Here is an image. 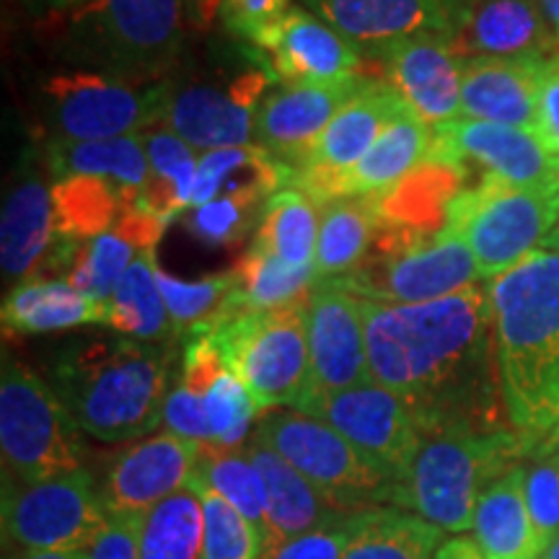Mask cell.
Listing matches in <instances>:
<instances>
[{
  "instance_id": "2",
  "label": "cell",
  "mask_w": 559,
  "mask_h": 559,
  "mask_svg": "<svg viewBox=\"0 0 559 559\" xmlns=\"http://www.w3.org/2000/svg\"><path fill=\"white\" fill-rule=\"evenodd\" d=\"M495 355L510 425L531 451L559 423V254L539 249L489 280Z\"/></svg>"
},
{
  "instance_id": "30",
  "label": "cell",
  "mask_w": 559,
  "mask_h": 559,
  "mask_svg": "<svg viewBox=\"0 0 559 559\" xmlns=\"http://www.w3.org/2000/svg\"><path fill=\"white\" fill-rule=\"evenodd\" d=\"M523 464L492 481L474 510V544L487 559H539L547 549L531 519L526 489H523L526 481Z\"/></svg>"
},
{
  "instance_id": "58",
  "label": "cell",
  "mask_w": 559,
  "mask_h": 559,
  "mask_svg": "<svg viewBox=\"0 0 559 559\" xmlns=\"http://www.w3.org/2000/svg\"><path fill=\"white\" fill-rule=\"evenodd\" d=\"M539 559H559V536L555 542H549L547 544V549L542 551V557Z\"/></svg>"
},
{
  "instance_id": "27",
  "label": "cell",
  "mask_w": 559,
  "mask_h": 559,
  "mask_svg": "<svg viewBox=\"0 0 559 559\" xmlns=\"http://www.w3.org/2000/svg\"><path fill=\"white\" fill-rule=\"evenodd\" d=\"M432 143V128L423 122L415 111L407 109L381 132L376 145L353 169L342 174L324 190L319 192L317 202H330L337 198H373V194L389 192L412 171L428 160Z\"/></svg>"
},
{
  "instance_id": "7",
  "label": "cell",
  "mask_w": 559,
  "mask_h": 559,
  "mask_svg": "<svg viewBox=\"0 0 559 559\" xmlns=\"http://www.w3.org/2000/svg\"><path fill=\"white\" fill-rule=\"evenodd\" d=\"M557 223L559 185L519 187L479 179L453 198L445 226L466 241L489 283L544 249Z\"/></svg>"
},
{
  "instance_id": "25",
  "label": "cell",
  "mask_w": 559,
  "mask_h": 559,
  "mask_svg": "<svg viewBox=\"0 0 559 559\" xmlns=\"http://www.w3.org/2000/svg\"><path fill=\"white\" fill-rule=\"evenodd\" d=\"M205 412L210 428V445L218 449H239L251 438V425L260 417L254 396L234 373L221 347L210 334L190 337L181 355L179 379Z\"/></svg>"
},
{
  "instance_id": "39",
  "label": "cell",
  "mask_w": 559,
  "mask_h": 559,
  "mask_svg": "<svg viewBox=\"0 0 559 559\" xmlns=\"http://www.w3.org/2000/svg\"><path fill=\"white\" fill-rule=\"evenodd\" d=\"M52 205L60 234L73 243H86L107 234L138 207L115 185L91 177H68L52 181Z\"/></svg>"
},
{
  "instance_id": "14",
  "label": "cell",
  "mask_w": 559,
  "mask_h": 559,
  "mask_svg": "<svg viewBox=\"0 0 559 559\" xmlns=\"http://www.w3.org/2000/svg\"><path fill=\"white\" fill-rule=\"evenodd\" d=\"M428 160L461 174L479 171V179H498L519 187L559 185V156H551L534 130L498 122L456 120L432 128Z\"/></svg>"
},
{
  "instance_id": "21",
  "label": "cell",
  "mask_w": 559,
  "mask_h": 559,
  "mask_svg": "<svg viewBox=\"0 0 559 559\" xmlns=\"http://www.w3.org/2000/svg\"><path fill=\"white\" fill-rule=\"evenodd\" d=\"M366 79H349L321 86H283L264 94L254 115V140L280 164L300 171L309 164L319 138L330 128L334 115Z\"/></svg>"
},
{
  "instance_id": "18",
  "label": "cell",
  "mask_w": 559,
  "mask_h": 559,
  "mask_svg": "<svg viewBox=\"0 0 559 559\" xmlns=\"http://www.w3.org/2000/svg\"><path fill=\"white\" fill-rule=\"evenodd\" d=\"M251 45L260 50L267 66L264 70L283 86H321L360 79L366 58L353 41L300 5H293Z\"/></svg>"
},
{
  "instance_id": "56",
  "label": "cell",
  "mask_w": 559,
  "mask_h": 559,
  "mask_svg": "<svg viewBox=\"0 0 559 559\" xmlns=\"http://www.w3.org/2000/svg\"><path fill=\"white\" fill-rule=\"evenodd\" d=\"M551 451H559V423L539 440V443L534 445L531 456H534V453H551Z\"/></svg>"
},
{
  "instance_id": "36",
  "label": "cell",
  "mask_w": 559,
  "mask_h": 559,
  "mask_svg": "<svg viewBox=\"0 0 559 559\" xmlns=\"http://www.w3.org/2000/svg\"><path fill=\"white\" fill-rule=\"evenodd\" d=\"M319 239V202L298 187H283L262 210L251 247L290 267H311Z\"/></svg>"
},
{
  "instance_id": "23",
  "label": "cell",
  "mask_w": 559,
  "mask_h": 559,
  "mask_svg": "<svg viewBox=\"0 0 559 559\" xmlns=\"http://www.w3.org/2000/svg\"><path fill=\"white\" fill-rule=\"evenodd\" d=\"M389 83L430 128L461 120L464 58L449 34H423L404 39L381 58Z\"/></svg>"
},
{
  "instance_id": "43",
  "label": "cell",
  "mask_w": 559,
  "mask_h": 559,
  "mask_svg": "<svg viewBox=\"0 0 559 559\" xmlns=\"http://www.w3.org/2000/svg\"><path fill=\"white\" fill-rule=\"evenodd\" d=\"M158 288L164 293L171 326L177 337H198L210 334L226 311L230 293L236 288L234 272L207 275L200 280H181L164 272L156 264Z\"/></svg>"
},
{
  "instance_id": "59",
  "label": "cell",
  "mask_w": 559,
  "mask_h": 559,
  "mask_svg": "<svg viewBox=\"0 0 559 559\" xmlns=\"http://www.w3.org/2000/svg\"><path fill=\"white\" fill-rule=\"evenodd\" d=\"M55 9H75V5H81L83 0H50Z\"/></svg>"
},
{
  "instance_id": "8",
  "label": "cell",
  "mask_w": 559,
  "mask_h": 559,
  "mask_svg": "<svg viewBox=\"0 0 559 559\" xmlns=\"http://www.w3.org/2000/svg\"><path fill=\"white\" fill-rule=\"evenodd\" d=\"M73 26L91 60L132 83L166 81L185 45L181 0H83Z\"/></svg>"
},
{
  "instance_id": "57",
  "label": "cell",
  "mask_w": 559,
  "mask_h": 559,
  "mask_svg": "<svg viewBox=\"0 0 559 559\" xmlns=\"http://www.w3.org/2000/svg\"><path fill=\"white\" fill-rule=\"evenodd\" d=\"M544 249L557 251V254H559V223L555 226V230H551V234L547 236V241H544Z\"/></svg>"
},
{
  "instance_id": "6",
  "label": "cell",
  "mask_w": 559,
  "mask_h": 559,
  "mask_svg": "<svg viewBox=\"0 0 559 559\" xmlns=\"http://www.w3.org/2000/svg\"><path fill=\"white\" fill-rule=\"evenodd\" d=\"M81 428L50 383L3 355L0 373V451L5 477L34 485L83 469Z\"/></svg>"
},
{
  "instance_id": "53",
  "label": "cell",
  "mask_w": 559,
  "mask_h": 559,
  "mask_svg": "<svg viewBox=\"0 0 559 559\" xmlns=\"http://www.w3.org/2000/svg\"><path fill=\"white\" fill-rule=\"evenodd\" d=\"M436 559H487V557L481 555L477 544L456 536V539H449V542L440 544Z\"/></svg>"
},
{
  "instance_id": "44",
  "label": "cell",
  "mask_w": 559,
  "mask_h": 559,
  "mask_svg": "<svg viewBox=\"0 0 559 559\" xmlns=\"http://www.w3.org/2000/svg\"><path fill=\"white\" fill-rule=\"evenodd\" d=\"M198 489L202 510H205V539H202V559H264L267 544L262 531L241 515L218 492L192 481Z\"/></svg>"
},
{
  "instance_id": "46",
  "label": "cell",
  "mask_w": 559,
  "mask_h": 559,
  "mask_svg": "<svg viewBox=\"0 0 559 559\" xmlns=\"http://www.w3.org/2000/svg\"><path fill=\"white\" fill-rule=\"evenodd\" d=\"M264 205L228 198L210 200L190 207L187 226L200 241L213 243V247H228V243H239L249 230L260 226Z\"/></svg>"
},
{
  "instance_id": "10",
  "label": "cell",
  "mask_w": 559,
  "mask_h": 559,
  "mask_svg": "<svg viewBox=\"0 0 559 559\" xmlns=\"http://www.w3.org/2000/svg\"><path fill=\"white\" fill-rule=\"evenodd\" d=\"M171 83H132L109 73H58L45 83L55 140H111L143 135L164 122Z\"/></svg>"
},
{
  "instance_id": "47",
  "label": "cell",
  "mask_w": 559,
  "mask_h": 559,
  "mask_svg": "<svg viewBox=\"0 0 559 559\" xmlns=\"http://www.w3.org/2000/svg\"><path fill=\"white\" fill-rule=\"evenodd\" d=\"M523 469H526L523 489H526L531 519L547 547L559 536V451L534 453L526 459Z\"/></svg>"
},
{
  "instance_id": "3",
  "label": "cell",
  "mask_w": 559,
  "mask_h": 559,
  "mask_svg": "<svg viewBox=\"0 0 559 559\" xmlns=\"http://www.w3.org/2000/svg\"><path fill=\"white\" fill-rule=\"evenodd\" d=\"M174 362L171 342L83 340L55 355L50 386L83 432L124 443L160 428Z\"/></svg>"
},
{
  "instance_id": "13",
  "label": "cell",
  "mask_w": 559,
  "mask_h": 559,
  "mask_svg": "<svg viewBox=\"0 0 559 559\" xmlns=\"http://www.w3.org/2000/svg\"><path fill=\"white\" fill-rule=\"evenodd\" d=\"M298 412L332 425L396 485L407 477L423 443V432L407 404L373 381L332 394H313Z\"/></svg>"
},
{
  "instance_id": "1",
  "label": "cell",
  "mask_w": 559,
  "mask_h": 559,
  "mask_svg": "<svg viewBox=\"0 0 559 559\" xmlns=\"http://www.w3.org/2000/svg\"><path fill=\"white\" fill-rule=\"evenodd\" d=\"M362 313L370 381L407 404L423 436L513 428L500 389L489 283L430 304L362 300Z\"/></svg>"
},
{
  "instance_id": "49",
  "label": "cell",
  "mask_w": 559,
  "mask_h": 559,
  "mask_svg": "<svg viewBox=\"0 0 559 559\" xmlns=\"http://www.w3.org/2000/svg\"><path fill=\"white\" fill-rule=\"evenodd\" d=\"M166 432L171 436L194 440L200 445H210V428H207V419L205 412H202L200 402L187 391L181 383H174V389L169 391L164 404V423Z\"/></svg>"
},
{
  "instance_id": "20",
  "label": "cell",
  "mask_w": 559,
  "mask_h": 559,
  "mask_svg": "<svg viewBox=\"0 0 559 559\" xmlns=\"http://www.w3.org/2000/svg\"><path fill=\"white\" fill-rule=\"evenodd\" d=\"M407 109V102L396 94L389 81L366 79L345 107L334 115L330 128L319 138L309 164L300 171H293L290 185L317 200L330 181L362 160L381 132Z\"/></svg>"
},
{
  "instance_id": "15",
  "label": "cell",
  "mask_w": 559,
  "mask_h": 559,
  "mask_svg": "<svg viewBox=\"0 0 559 559\" xmlns=\"http://www.w3.org/2000/svg\"><path fill=\"white\" fill-rule=\"evenodd\" d=\"M270 91L267 70L251 68L223 83L174 88L160 128L177 132L198 153L251 145L254 115Z\"/></svg>"
},
{
  "instance_id": "33",
  "label": "cell",
  "mask_w": 559,
  "mask_h": 559,
  "mask_svg": "<svg viewBox=\"0 0 559 559\" xmlns=\"http://www.w3.org/2000/svg\"><path fill=\"white\" fill-rule=\"evenodd\" d=\"M47 166L55 179L91 177L115 185L138 205L140 190L148 179V156L143 135L111 140H52L47 148Z\"/></svg>"
},
{
  "instance_id": "17",
  "label": "cell",
  "mask_w": 559,
  "mask_h": 559,
  "mask_svg": "<svg viewBox=\"0 0 559 559\" xmlns=\"http://www.w3.org/2000/svg\"><path fill=\"white\" fill-rule=\"evenodd\" d=\"M81 243L60 234L52 205V185L37 171L13 181L0 218V267L9 285L68 270Z\"/></svg>"
},
{
  "instance_id": "24",
  "label": "cell",
  "mask_w": 559,
  "mask_h": 559,
  "mask_svg": "<svg viewBox=\"0 0 559 559\" xmlns=\"http://www.w3.org/2000/svg\"><path fill=\"white\" fill-rule=\"evenodd\" d=\"M304 9L373 58L423 34H449L453 39L443 0H304Z\"/></svg>"
},
{
  "instance_id": "34",
  "label": "cell",
  "mask_w": 559,
  "mask_h": 559,
  "mask_svg": "<svg viewBox=\"0 0 559 559\" xmlns=\"http://www.w3.org/2000/svg\"><path fill=\"white\" fill-rule=\"evenodd\" d=\"M379 210L373 198H337L319 205V239L313 257L317 283L358 270L373 247Z\"/></svg>"
},
{
  "instance_id": "9",
  "label": "cell",
  "mask_w": 559,
  "mask_h": 559,
  "mask_svg": "<svg viewBox=\"0 0 559 559\" xmlns=\"http://www.w3.org/2000/svg\"><path fill=\"white\" fill-rule=\"evenodd\" d=\"M254 436L342 506H391L394 500L396 481L324 419L298 409H272L260 417Z\"/></svg>"
},
{
  "instance_id": "11",
  "label": "cell",
  "mask_w": 559,
  "mask_h": 559,
  "mask_svg": "<svg viewBox=\"0 0 559 559\" xmlns=\"http://www.w3.org/2000/svg\"><path fill=\"white\" fill-rule=\"evenodd\" d=\"M362 300L376 304H430L485 283L472 249L445 226L428 239L394 249H370L358 270L330 280Z\"/></svg>"
},
{
  "instance_id": "5",
  "label": "cell",
  "mask_w": 559,
  "mask_h": 559,
  "mask_svg": "<svg viewBox=\"0 0 559 559\" xmlns=\"http://www.w3.org/2000/svg\"><path fill=\"white\" fill-rule=\"evenodd\" d=\"M306 304L309 298L270 311H243L210 332L262 412L300 409L311 396Z\"/></svg>"
},
{
  "instance_id": "29",
  "label": "cell",
  "mask_w": 559,
  "mask_h": 559,
  "mask_svg": "<svg viewBox=\"0 0 559 559\" xmlns=\"http://www.w3.org/2000/svg\"><path fill=\"white\" fill-rule=\"evenodd\" d=\"M164 228L166 226H160L153 215L143 213V210H128L115 228L81 243L62 280H68L83 296L99 300V304H109L111 293L120 285L130 264L143 251L156 249Z\"/></svg>"
},
{
  "instance_id": "52",
  "label": "cell",
  "mask_w": 559,
  "mask_h": 559,
  "mask_svg": "<svg viewBox=\"0 0 559 559\" xmlns=\"http://www.w3.org/2000/svg\"><path fill=\"white\" fill-rule=\"evenodd\" d=\"M223 0H187V13H190L192 26L207 32L215 19H221Z\"/></svg>"
},
{
  "instance_id": "32",
  "label": "cell",
  "mask_w": 559,
  "mask_h": 559,
  "mask_svg": "<svg viewBox=\"0 0 559 559\" xmlns=\"http://www.w3.org/2000/svg\"><path fill=\"white\" fill-rule=\"evenodd\" d=\"M290 179L293 169L280 164L262 145L251 143L200 153L192 207L223 198L264 205L272 194L288 187Z\"/></svg>"
},
{
  "instance_id": "31",
  "label": "cell",
  "mask_w": 559,
  "mask_h": 559,
  "mask_svg": "<svg viewBox=\"0 0 559 559\" xmlns=\"http://www.w3.org/2000/svg\"><path fill=\"white\" fill-rule=\"evenodd\" d=\"M107 304L83 296L62 277H34L3 298L5 334H50L75 326H107Z\"/></svg>"
},
{
  "instance_id": "48",
  "label": "cell",
  "mask_w": 559,
  "mask_h": 559,
  "mask_svg": "<svg viewBox=\"0 0 559 559\" xmlns=\"http://www.w3.org/2000/svg\"><path fill=\"white\" fill-rule=\"evenodd\" d=\"M290 9V0H223L221 21L230 34L254 41Z\"/></svg>"
},
{
  "instance_id": "40",
  "label": "cell",
  "mask_w": 559,
  "mask_h": 559,
  "mask_svg": "<svg viewBox=\"0 0 559 559\" xmlns=\"http://www.w3.org/2000/svg\"><path fill=\"white\" fill-rule=\"evenodd\" d=\"M443 534L409 510L376 506L345 559H436Z\"/></svg>"
},
{
  "instance_id": "38",
  "label": "cell",
  "mask_w": 559,
  "mask_h": 559,
  "mask_svg": "<svg viewBox=\"0 0 559 559\" xmlns=\"http://www.w3.org/2000/svg\"><path fill=\"white\" fill-rule=\"evenodd\" d=\"M236 288L230 293V300L223 311V317L215 330L230 317H239L243 311H270L280 306L298 304L309 298V293L317 285L311 267H290V264L275 260L267 251L249 247L241 257L239 267L234 270ZM213 330V332H215Z\"/></svg>"
},
{
  "instance_id": "19",
  "label": "cell",
  "mask_w": 559,
  "mask_h": 559,
  "mask_svg": "<svg viewBox=\"0 0 559 559\" xmlns=\"http://www.w3.org/2000/svg\"><path fill=\"white\" fill-rule=\"evenodd\" d=\"M306 319H309L311 396L368 383V334L362 300L340 288L337 283H317L306 304Z\"/></svg>"
},
{
  "instance_id": "12",
  "label": "cell",
  "mask_w": 559,
  "mask_h": 559,
  "mask_svg": "<svg viewBox=\"0 0 559 559\" xmlns=\"http://www.w3.org/2000/svg\"><path fill=\"white\" fill-rule=\"evenodd\" d=\"M109 526L102 487L86 469L3 487V534L21 551H86Z\"/></svg>"
},
{
  "instance_id": "16",
  "label": "cell",
  "mask_w": 559,
  "mask_h": 559,
  "mask_svg": "<svg viewBox=\"0 0 559 559\" xmlns=\"http://www.w3.org/2000/svg\"><path fill=\"white\" fill-rule=\"evenodd\" d=\"M200 451V443L166 430L124 449L109 464L102 485L109 519H143L158 502L190 489L198 474Z\"/></svg>"
},
{
  "instance_id": "50",
  "label": "cell",
  "mask_w": 559,
  "mask_h": 559,
  "mask_svg": "<svg viewBox=\"0 0 559 559\" xmlns=\"http://www.w3.org/2000/svg\"><path fill=\"white\" fill-rule=\"evenodd\" d=\"M88 559H143L140 557V519H109V526L86 549Z\"/></svg>"
},
{
  "instance_id": "45",
  "label": "cell",
  "mask_w": 559,
  "mask_h": 559,
  "mask_svg": "<svg viewBox=\"0 0 559 559\" xmlns=\"http://www.w3.org/2000/svg\"><path fill=\"white\" fill-rule=\"evenodd\" d=\"M373 508L376 506L349 508L345 513L319 523L317 528L304 531V534L277 544L264 559H345L347 549L353 547L355 536L360 534L362 523L368 521Z\"/></svg>"
},
{
  "instance_id": "42",
  "label": "cell",
  "mask_w": 559,
  "mask_h": 559,
  "mask_svg": "<svg viewBox=\"0 0 559 559\" xmlns=\"http://www.w3.org/2000/svg\"><path fill=\"white\" fill-rule=\"evenodd\" d=\"M194 481L218 492L241 515H247L262 531V536H267V487H264L262 474L249 456L247 443L239 445V449L202 445Z\"/></svg>"
},
{
  "instance_id": "35",
  "label": "cell",
  "mask_w": 559,
  "mask_h": 559,
  "mask_svg": "<svg viewBox=\"0 0 559 559\" xmlns=\"http://www.w3.org/2000/svg\"><path fill=\"white\" fill-rule=\"evenodd\" d=\"M143 145L148 156V179L140 190L138 210L153 215L160 226H169L192 207L200 153L160 124L143 132Z\"/></svg>"
},
{
  "instance_id": "51",
  "label": "cell",
  "mask_w": 559,
  "mask_h": 559,
  "mask_svg": "<svg viewBox=\"0 0 559 559\" xmlns=\"http://www.w3.org/2000/svg\"><path fill=\"white\" fill-rule=\"evenodd\" d=\"M536 135L542 138V143L547 145L551 156H559V73L549 81L547 91H544Z\"/></svg>"
},
{
  "instance_id": "28",
  "label": "cell",
  "mask_w": 559,
  "mask_h": 559,
  "mask_svg": "<svg viewBox=\"0 0 559 559\" xmlns=\"http://www.w3.org/2000/svg\"><path fill=\"white\" fill-rule=\"evenodd\" d=\"M247 451L262 474L264 487H267L270 526L267 536H264L267 551L349 510V506H342V502L332 500L330 495L321 492L317 485H311L304 474L293 469L288 461L272 451L254 432L247 440Z\"/></svg>"
},
{
  "instance_id": "37",
  "label": "cell",
  "mask_w": 559,
  "mask_h": 559,
  "mask_svg": "<svg viewBox=\"0 0 559 559\" xmlns=\"http://www.w3.org/2000/svg\"><path fill=\"white\" fill-rule=\"evenodd\" d=\"M109 330L122 337L140 342H171L177 340L169 309L156 280L153 249L138 254V260L124 272L107 304Z\"/></svg>"
},
{
  "instance_id": "22",
  "label": "cell",
  "mask_w": 559,
  "mask_h": 559,
  "mask_svg": "<svg viewBox=\"0 0 559 559\" xmlns=\"http://www.w3.org/2000/svg\"><path fill=\"white\" fill-rule=\"evenodd\" d=\"M557 73L559 60L464 58L461 120L536 132L544 91Z\"/></svg>"
},
{
  "instance_id": "41",
  "label": "cell",
  "mask_w": 559,
  "mask_h": 559,
  "mask_svg": "<svg viewBox=\"0 0 559 559\" xmlns=\"http://www.w3.org/2000/svg\"><path fill=\"white\" fill-rule=\"evenodd\" d=\"M205 510L198 489H181L140 519L143 559H202Z\"/></svg>"
},
{
  "instance_id": "54",
  "label": "cell",
  "mask_w": 559,
  "mask_h": 559,
  "mask_svg": "<svg viewBox=\"0 0 559 559\" xmlns=\"http://www.w3.org/2000/svg\"><path fill=\"white\" fill-rule=\"evenodd\" d=\"M13 559H88L86 551H21Z\"/></svg>"
},
{
  "instance_id": "4",
  "label": "cell",
  "mask_w": 559,
  "mask_h": 559,
  "mask_svg": "<svg viewBox=\"0 0 559 559\" xmlns=\"http://www.w3.org/2000/svg\"><path fill=\"white\" fill-rule=\"evenodd\" d=\"M528 456L531 443L513 428L423 436L391 506L417 513L445 534H464L472 531L485 489Z\"/></svg>"
},
{
  "instance_id": "55",
  "label": "cell",
  "mask_w": 559,
  "mask_h": 559,
  "mask_svg": "<svg viewBox=\"0 0 559 559\" xmlns=\"http://www.w3.org/2000/svg\"><path fill=\"white\" fill-rule=\"evenodd\" d=\"M539 5H542L544 19H547L551 32H555L557 45H559V0H539Z\"/></svg>"
},
{
  "instance_id": "26",
  "label": "cell",
  "mask_w": 559,
  "mask_h": 559,
  "mask_svg": "<svg viewBox=\"0 0 559 559\" xmlns=\"http://www.w3.org/2000/svg\"><path fill=\"white\" fill-rule=\"evenodd\" d=\"M453 47L461 58L559 60L557 37L539 0H474L453 34Z\"/></svg>"
}]
</instances>
